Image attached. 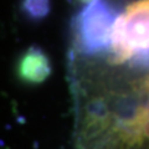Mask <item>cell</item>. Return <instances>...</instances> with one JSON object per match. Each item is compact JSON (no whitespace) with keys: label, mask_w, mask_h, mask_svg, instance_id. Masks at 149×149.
Segmentation results:
<instances>
[{"label":"cell","mask_w":149,"mask_h":149,"mask_svg":"<svg viewBox=\"0 0 149 149\" xmlns=\"http://www.w3.org/2000/svg\"><path fill=\"white\" fill-rule=\"evenodd\" d=\"M81 1H82V3H85V4H87V5H88V4H91V3H93V1H96V0H81Z\"/></svg>","instance_id":"cell-4"},{"label":"cell","mask_w":149,"mask_h":149,"mask_svg":"<svg viewBox=\"0 0 149 149\" xmlns=\"http://www.w3.org/2000/svg\"><path fill=\"white\" fill-rule=\"evenodd\" d=\"M46 58L39 50H30L21 62V70L25 78L37 80L44 77L46 68Z\"/></svg>","instance_id":"cell-2"},{"label":"cell","mask_w":149,"mask_h":149,"mask_svg":"<svg viewBox=\"0 0 149 149\" xmlns=\"http://www.w3.org/2000/svg\"><path fill=\"white\" fill-rule=\"evenodd\" d=\"M22 8L31 17H42L49 11V0H24Z\"/></svg>","instance_id":"cell-3"},{"label":"cell","mask_w":149,"mask_h":149,"mask_svg":"<svg viewBox=\"0 0 149 149\" xmlns=\"http://www.w3.org/2000/svg\"><path fill=\"white\" fill-rule=\"evenodd\" d=\"M104 51L108 61L116 65H144L149 61V0H129L122 11L114 8Z\"/></svg>","instance_id":"cell-1"}]
</instances>
